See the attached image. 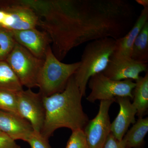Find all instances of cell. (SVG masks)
<instances>
[{
    "instance_id": "cell-26",
    "label": "cell",
    "mask_w": 148,
    "mask_h": 148,
    "mask_svg": "<svg viewBox=\"0 0 148 148\" xmlns=\"http://www.w3.org/2000/svg\"><path fill=\"white\" fill-rule=\"evenodd\" d=\"M2 133L1 132V130H0V133Z\"/></svg>"
},
{
    "instance_id": "cell-21",
    "label": "cell",
    "mask_w": 148,
    "mask_h": 148,
    "mask_svg": "<svg viewBox=\"0 0 148 148\" xmlns=\"http://www.w3.org/2000/svg\"><path fill=\"white\" fill-rule=\"evenodd\" d=\"M66 148H88L86 138L83 130L72 131Z\"/></svg>"
},
{
    "instance_id": "cell-19",
    "label": "cell",
    "mask_w": 148,
    "mask_h": 148,
    "mask_svg": "<svg viewBox=\"0 0 148 148\" xmlns=\"http://www.w3.org/2000/svg\"><path fill=\"white\" fill-rule=\"evenodd\" d=\"M16 43L12 31L0 28V61H5Z\"/></svg>"
},
{
    "instance_id": "cell-8",
    "label": "cell",
    "mask_w": 148,
    "mask_h": 148,
    "mask_svg": "<svg viewBox=\"0 0 148 148\" xmlns=\"http://www.w3.org/2000/svg\"><path fill=\"white\" fill-rule=\"evenodd\" d=\"M17 108L20 116L30 123L34 131L40 133L45 117L43 96L32 89L17 92Z\"/></svg>"
},
{
    "instance_id": "cell-5",
    "label": "cell",
    "mask_w": 148,
    "mask_h": 148,
    "mask_svg": "<svg viewBox=\"0 0 148 148\" xmlns=\"http://www.w3.org/2000/svg\"><path fill=\"white\" fill-rule=\"evenodd\" d=\"M5 61L15 73L22 86L30 89L38 86V77L44 60L36 57L16 42Z\"/></svg>"
},
{
    "instance_id": "cell-23",
    "label": "cell",
    "mask_w": 148,
    "mask_h": 148,
    "mask_svg": "<svg viewBox=\"0 0 148 148\" xmlns=\"http://www.w3.org/2000/svg\"><path fill=\"white\" fill-rule=\"evenodd\" d=\"M103 148H126V145L123 140L119 141L117 140L111 132Z\"/></svg>"
},
{
    "instance_id": "cell-6",
    "label": "cell",
    "mask_w": 148,
    "mask_h": 148,
    "mask_svg": "<svg viewBox=\"0 0 148 148\" xmlns=\"http://www.w3.org/2000/svg\"><path fill=\"white\" fill-rule=\"evenodd\" d=\"M88 84L91 92L86 100L90 103L97 100H112L119 97H129L132 99V91L136 85L131 79L113 80L102 73L91 77Z\"/></svg>"
},
{
    "instance_id": "cell-2",
    "label": "cell",
    "mask_w": 148,
    "mask_h": 148,
    "mask_svg": "<svg viewBox=\"0 0 148 148\" xmlns=\"http://www.w3.org/2000/svg\"><path fill=\"white\" fill-rule=\"evenodd\" d=\"M82 97L74 75L63 91L43 97L45 117L41 134L49 140L56 130L62 127L72 131L83 130L89 119L83 109Z\"/></svg>"
},
{
    "instance_id": "cell-10",
    "label": "cell",
    "mask_w": 148,
    "mask_h": 148,
    "mask_svg": "<svg viewBox=\"0 0 148 148\" xmlns=\"http://www.w3.org/2000/svg\"><path fill=\"white\" fill-rule=\"evenodd\" d=\"M12 32L16 43L36 57L44 60L51 43L50 37L46 32L40 31L36 28Z\"/></svg>"
},
{
    "instance_id": "cell-14",
    "label": "cell",
    "mask_w": 148,
    "mask_h": 148,
    "mask_svg": "<svg viewBox=\"0 0 148 148\" xmlns=\"http://www.w3.org/2000/svg\"><path fill=\"white\" fill-rule=\"evenodd\" d=\"M148 21V8H143L131 29L124 36L116 40L115 49L111 57L131 58L134 43L143 27Z\"/></svg>"
},
{
    "instance_id": "cell-7",
    "label": "cell",
    "mask_w": 148,
    "mask_h": 148,
    "mask_svg": "<svg viewBox=\"0 0 148 148\" xmlns=\"http://www.w3.org/2000/svg\"><path fill=\"white\" fill-rule=\"evenodd\" d=\"M38 17L23 0H14L0 9V26L9 31H20L36 28Z\"/></svg>"
},
{
    "instance_id": "cell-20",
    "label": "cell",
    "mask_w": 148,
    "mask_h": 148,
    "mask_svg": "<svg viewBox=\"0 0 148 148\" xmlns=\"http://www.w3.org/2000/svg\"><path fill=\"white\" fill-rule=\"evenodd\" d=\"M17 92L0 90V110L20 116L17 108Z\"/></svg>"
},
{
    "instance_id": "cell-9",
    "label": "cell",
    "mask_w": 148,
    "mask_h": 148,
    "mask_svg": "<svg viewBox=\"0 0 148 148\" xmlns=\"http://www.w3.org/2000/svg\"><path fill=\"white\" fill-rule=\"evenodd\" d=\"M115 101V99L101 101L97 115L88 121L84 129L88 148H103L111 133L109 111Z\"/></svg>"
},
{
    "instance_id": "cell-24",
    "label": "cell",
    "mask_w": 148,
    "mask_h": 148,
    "mask_svg": "<svg viewBox=\"0 0 148 148\" xmlns=\"http://www.w3.org/2000/svg\"><path fill=\"white\" fill-rule=\"evenodd\" d=\"M0 148H21L15 141L3 133H0Z\"/></svg>"
},
{
    "instance_id": "cell-25",
    "label": "cell",
    "mask_w": 148,
    "mask_h": 148,
    "mask_svg": "<svg viewBox=\"0 0 148 148\" xmlns=\"http://www.w3.org/2000/svg\"><path fill=\"white\" fill-rule=\"evenodd\" d=\"M136 1L139 4L143 6V8H148V0H136Z\"/></svg>"
},
{
    "instance_id": "cell-3",
    "label": "cell",
    "mask_w": 148,
    "mask_h": 148,
    "mask_svg": "<svg viewBox=\"0 0 148 148\" xmlns=\"http://www.w3.org/2000/svg\"><path fill=\"white\" fill-rule=\"evenodd\" d=\"M116 40L105 38L89 42L83 51L80 65L74 77L83 97L86 95L88 83L91 77L106 69L113 53Z\"/></svg>"
},
{
    "instance_id": "cell-22",
    "label": "cell",
    "mask_w": 148,
    "mask_h": 148,
    "mask_svg": "<svg viewBox=\"0 0 148 148\" xmlns=\"http://www.w3.org/2000/svg\"><path fill=\"white\" fill-rule=\"evenodd\" d=\"M27 143L31 148H51L48 139L43 137L40 132L34 131Z\"/></svg>"
},
{
    "instance_id": "cell-11",
    "label": "cell",
    "mask_w": 148,
    "mask_h": 148,
    "mask_svg": "<svg viewBox=\"0 0 148 148\" xmlns=\"http://www.w3.org/2000/svg\"><path fill=\"white\" fill-rule=\"evenodd\" d=\"M148 72V64L135 61L131 58H114L111 57L107 68L102 73L115 81L126 79L136 81L142 72Z\"/></svg>"
},
{
    "instance_id": "cell-1",
    "label": "cell",
    "mask_w": 148,
    "mask_h": 148,
    "mask_svg": "<svg viewBox=\"0 0 148 148\" xmlns=\"http://www.w3.org/2000/svg\"><path fill=\"white\" fill-rule=\"evenodd\" d=\"M138 17L135 7L126 0H56L52 26L58 59L62 61L84 43L121 38Z\"/></svg>"
},
{
    "instance_id": "cell-18",
    "label": "cell",
    "mask_w": 148,
    "mask_h": 148,
    "mask_svg": "<svg viewBox=\"0 0 148 148\" xmlns=\"http://www.w3.org/2000/svg\"><path fill=\"white\" fill-rule=\"evenodd\" d=\"M131 58L147 64L148 62V21L136 38L132 47Z\"/></svg>"
},
{
    "instance_id": "cell-27",
    "label": "cell",
    "mask_w": 148,
    "mask_h": 148,
    "mask_svg": "<svg viewBox=\"0 0 148 148\" xmlns=\"http://www.w3.org/2000/svg\"><path fill=\"white\" fill-rule=\"evenodd\" d=\"M1 28V26H0V28Z\"/></svg>"
},
{
    "instance_id": "cell-16",
    "label": "cell",
    "mask_w": 148,
    "mask_h": 148,
    "mask_svg": "<svg viewBox=\"0 0 148 148\" xmlns=\"http://www.w3.org/2000/svg\"><path fill=\"white\" fill-rule=\"evenodd\" d=\"M148 132V118H139L123 138L126 148H140L144 144Z\"/></svg>"
},
{
    "instance_id": "cell-15",
    "label": "cell",
    "mask_w": 148,
    "mask_h": 148,
    "mask_svg": "<svg viewBox=\"0 0 148 148\" xmlns=\"http://www.w3.org/2000/svg\"><path fill=\"white\" fill-rule=\"evenodd\" d=\"M135 87L132 91L133 102L132 103L137 111L139 118L143 117L148 109V73L144 77H140L135 81Z\"/></svg>"
},
{
    "instance_id": "cell-17",
    "label": "cell",
    "mask_w": 148,
    "mask_h": 148,
    "mask_svg": "<svg viewBox=\"0 0 148 148\" xmlns=\"http://www.w3.org/2000/svg\"><path fill=\"white\" fill-rule=\"evenodd\" d=\"M23 86L10 66L5 61H0V90L18 92Z\"/></svg>"
},
{
    "instance_id": "cell-4",
    "label": "cell",
    "mask_w": 148,
    "mask_h": 148,
    "mask_svg": "<svg viewBox=\"0 0 148 148\" xmlns=\"http://www.w3.org/2000/svg\"><path fill=\"white\" fill-rule=\"evenodd\" d=\"M80 65V61L70 64L62 63L53 54L51 47H49L38 77L37 87L43 97L63 91Z\"/></svg>"
},
{
    "instance_id": "cell-12",
    "label": "cell",
    "mask_w": 148,
    "mask_h": 148,
    "mask_svg": "<svg viewBox=\"0 0 148 148\" xmlns=\"http://www.w3.org/2000/svg\"><path fill=\"white\" fill-rule=\"evenodd\" d=\"M0 130L14 141L28 142L34 132L27 120L15 114L0 110Z\"/></svg>"
},
{
    "instance_id": "cell-13",
    "label": "cell",
    "mask_w": 148,
    "mask_h": 148,
    "mask_svg": "<svg viewBox=\"0 0 148 148\" xmlns=\"http://www.w3.org/2000/svg\"><path fill=\"white\" fill-rule=\"evenodd\" d=\"M130 98L119 97L115 98L120 109L115 119L111 123V132L117 140L121 141L131 124L135 123L137 111L130 101Z\"/></svg>"
}]
</instances>
